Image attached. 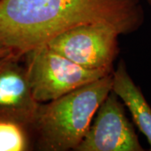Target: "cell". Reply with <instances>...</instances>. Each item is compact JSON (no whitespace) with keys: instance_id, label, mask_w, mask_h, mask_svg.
I'll return each instance as SVG.
<instances>
[{"instance_id":"1","label":"cell","mask_w":151,"mask_h":151,"mask_svg":"<svg viewBox=\"0 0 151 151\" xmlns=\"http://www.w3.org/2000/svg\"><path fill=\"white\" fill-rule=\"evenodd\" d=\"M145 20L140 0H0V44L23 55L80 24L104 23L130 35Z\"/></svg>"},{"instance_id":"2","label":"cell","mask_w":151,"mask_h":151,"mask_svg":"<svg viewBox=\"0 0 151 151\" xmlns=\"http://www.w3.org/2000/svg\"><path fill=\"white\" fill-rule=\"evenodd\" d=\"M112 84L113 73L53 101L40 103L33 123L35 150L75 151Z\"/></svg>"},{"instance_id":"3","label":"cell","mask_w":151,"mask_h":151,"mask_svg":"<svg viewBox=\"0 0 151 151\" xmlns=\"http://www.w3.org/2000/svg\"><path fill=\"white\" fill-rule=\"evenodd\" d=\"M23 60L33 97L39 103L53 101L113 71L85 68L46 44L28 50Z\"/></svg>"},{"instance_id":"4","label":"cell","mask_w":151,"mask_h":151,"mask_svg":"<svg viewBox=\"0 0 151 151\" xmlns=\"http://www.w3.org/2000/svg\"><path fill=\"white\" fill-rule=\"evenodd\" d=\"M118 29L104 23L80 24L60 33L46 45L85 68L113 70L119 53Z\"/></svg>"},{"instance_id":"5","label":"cell","mask_w":151,"mask_h":151,"mask_svg":"<svg viewBox=\"0 0 151 151\" xmlns=\"http://www.w3.org/2000/svg\"><path fill=\"white\" fill-rule=\"evenodd\" d=\"M126 108L111 90L75 151H144Z\"/></svg>"},{"instance_id":"6","label":"cell","mask_w":151,"mask_h":151,"mask_svg":"<svg viewBox=\"0 0 151 151\" xmlns=\"http://www.w3.org/2000/svg\"><path fill=\"white\" fill-rule=\"evenodd\" d=\"M40 103L33 97L23 55L0 59V118L32 124Z\"/></svg>"},{"instance_id":"7","label":"cell","mask_w":151,"mask_h":151,"mask_svg":"<svg viewBox=\"0 0 151 151\" xmlns=\"http://www.w3.org/2000/svg\"><path fill=\"white\" fill-rule=\"evenodd\" d=\"M113 91L129 112L135 127L146 138L151 151V106L131 77L124 59L113 71Z\"/></svg>"},{"instance_id":"8","label":"cell","mask_w":151,"mask_h":151,"mask_svg":"<svg viewBox=\"0 0 151 151\" xmlns=\"http://www.w3.org/2000/svg\"><path fill=\"white\" fill-rule=\"evenodd\" d=\"M35 150L32 124L19 120L0 118V151Z\"/></svg>"},{"instance_id":"9","label":"cell","mask_w":151,"mask_h":151,"mask_svg":"<svg viewBox=\"0 0 151 151\" xmlns=\"http://www.w3.org/2000/svg\"><path fill=\"white\" fill-rule=\"evenodd\" d=\"M11 53H14V52L9 48H7L6 46L3 45L2 44H0V59H2L3 57L11 54Z\"/></svg>"},{"instance_id":"10","label":"cell","mask_w":151,"mask_h":151,"mask_svg":"<svg viewBox=\"0 0 151 151\" xmlns=\"http://www.w3.org/2000/svg\"><path fill=\"white\" fill-rule=\"evenodd\" d=\"M145 1L146 3H147V4H148L149 5L151 6V0H145Z\"/></svg>"}]
</instances>
